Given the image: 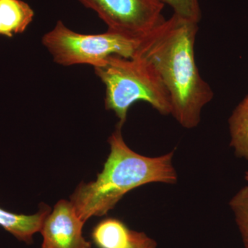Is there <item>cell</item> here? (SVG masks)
Instances as JSON below:
<instances>
[{
	"label": "cell",
	"mask_w": 248,
	"mask_h": 248,
	"mask_svg": "<svg viewBox=\"0 0 248 248\" xmlns=\"http://www.w3.org/2000/svg\"><path fill=\"white\" fill-rule=\"evenodd\" d=\"M244 248H248V186L242 187L230 202Z\"/></svg>",
	"instance_id": "cell-11"
},
{
	"label": "cell",
	"mask_w": 248,
	"mask_h": 248,
	"mask_svg": "<svg viewBox=\"0 0 248 248\" xmlns=\"http://www.w3.org/2000/svg\"><path fill=\"white\" fill-rule=\"evenodd\" d=\"M168 5L174 11V14L198 23L202 17L200 0H159Z\"/></svg>",
	"instance_id": "cell-12"
},
{
	"label": "cell",
	"mask_w": 248,
	"mask_h": 248,
	"mask_svg": "<svg viewBox=\"0 0 248 248\" xmlns=\"http://www.w3.org/2000/svg\"><path fill=\"white\" fill-rule=\"evenodd\" d=\"M35 13L22 0H0V35L23 33L33 20Z\"/></svg>",
	"instance_id": "cell-8"
},
{
	"label": "cell",
	"mask_w": 248,
	"mask_h": 248,
	"mask_svg": "<svg viewBox=\"0 0 248 248\" xmlns=\"http://www.w3.org/2000/svg\"><path fill=\"white\" fill-rule=\"evenodd\" d=\"M94 69L105 85L106 108L114 112L121 125L126 122L130 107L140 101L148 103L161 115H171L169 92L154 67L145 59L112 55Z\"/></svg>",
	"instance_id": "cell-3"
},
{
	"label": "cell",
	"mask_w": 248,
	"mask_h": 248,
	"mask_svg": "<svg viewBox=\"0 0 248 248\" xmlns=\"http://www.w3.org/2000/svg\"><path fill=\"white\" fill-rule=\"evenodd\" d=\"M50 208L42 204L40 210L34 215H27L7 211L0 207V227L19 241L27 244L33 243V236L40 232Z\"/></svg>",
	"instance_id": "cell-7"
},
{
	"label": "cell",
	"mask_w": 248,
	"mask_h": 248,
	"mask_svg": "<svg viewBox=\"0 0 248 248\" xmlns=\"http://www.w3.org/2000/svg\"><path fill=\"white\" fill-rule=\"evenodd\" d=\"M122 127L117 124L108 139L110 154L96 180L80 183L71 195V202L84 223L91 217L107 215L124 195L140 186L177 182L174 151L155 157L135 153L124 141Z\"/></svg>",
	"instance_id": "cell-2"
},
{
	"label": "cell",
	"mask_w": 248,
	"mask_h": 248,
	"mask_svg": "<svg viewBox=\"0 0 248 248\" xmlns=\"http://www.w3.org/2000/svg\"><path fill=\"white\" fill-rule=\"evenodd\" d=\"M155 240L143 232L131 231L129 246L127 248H156Z\"/></svg>",
	"instance_id": "cell-13"
},
{
	"label": "cell",
	"mask_w": 248,
	"mask_h": 248,
	"mask_svg": "<svg viewBox=\"0 0 248 248\" xmlns=\"http://www.w3.org/2000/svg\"><path fill=\"white\" fill-rule=\"evenodd\" d=\"M245 178H246V181L248 182V171L246 172V174H245Z\"/></svg>",
	"instance_id": "cell-14"
},
{
	"label": "cell",
	"mask_w": 248,
	"mask_h": 248,
	"mask_svg": "<svg viewBox=\"0 0 248 248\" xmlns=\"http://www.w3.org/2000/svg\"><path fill=\"white\" fill-rule=\"evenodd\" d=\"M229 127L235 154L248 161V94L233 111Z\"/></svg>",
	"instance_id": "cell-10"
},
{
	"label": "cell",
	"mask_w": 248,
	"mask_h": 248,
	"mask_svg": "<svg viewBox=\"0 0 248 248\" xmlns=\"http://www.w3.org/2000/svg\"><path fill=\"white\" fill-rule=\"evenodd\" d=\"M198 23L174 14L143 37L138 55L151 63L170 97L171 115L184 128L200 124L214 93L195 61Z\"/></svg>",
	"instance_id": "cell-1"
},
{
	"label": "cell",
	"mask_w": 248,
	"mask_h": 248,
	"mask_svg": "<svg viewBox=\"0 0 248 248\" xmlns=\"http://www.w3.org/2000/svg\"><path fill=\"white\" fill-rule=\"evenodd\" d=\"M141 40L108 30L102 34H81L58 21L42 37V45L58 64H89L94 68L112 55L135 58Z\"/></svg>",
	"instance_id": "cell-4"
},
{
	"label": "cell",
	"mask_w": 248,
	"mask_h": 248,
	"mask_svg": "<svg viewBox=\"0 0 248 248\" xmlns=\"http://www.w3.org/2000/svg\"><path fill=\"white\" fill-rule=\"evenodd\" d=\"M107 24L108 30L141 40L165 20L159 0H78Z\"/></svg>",
	"instance_id": "cell-5"
},
{
	"label": "cell",
	"mask_w": 248,
	"mask_h": 248,
	"mask_svg": "<svg viewBox=\"0 0 248 248\" xmlns=\"http://www.w3.org/2000/svg\"><path fill=\"white\" fill-rule=\"evenodd\" d=\"M84 222L71 202L59 201L44 221L40 232L42 248H91L83 236Z\"/></svg>",
	"instance_id": "cell-6"
},
{
	"label": "cell",
	"mask_w": 248,
	"mask_h": 248,
	"mask_svg": "<svg viewBox=\"0 0 248 248\" xmlns=\"http://www.w3.org/2000/svg\"><path fill=\"white\" fill-rule=\"evenodd\" d=\"M130 232L120 220L108 218L94 227L92 238L98 248H127L130 243Z\"/></svg>",
	"instance_id": "cell-9"
}]
</instances>
